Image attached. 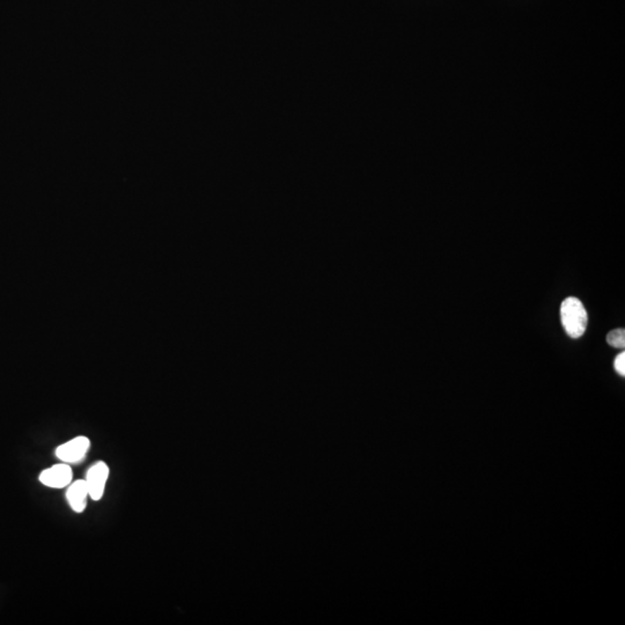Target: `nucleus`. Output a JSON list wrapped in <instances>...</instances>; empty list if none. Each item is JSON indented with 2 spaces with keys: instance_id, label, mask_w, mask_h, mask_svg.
Segmentation results:
<instances>
[{
  "instance_id": "f257e3e1",
  "label": "nucleus",
  "mask_w": 625,
  "mask_h": 625,
  "mask_svg": "<svg viewBox=\"0 0 625 625\" xmlns=\"http://www.w3.org/2000/svg\"><path fill=\"white\" fill-rule=\"evenodd\" d=\"M562 323L571 338H580L587 327V311L579 299H565L561 307Z\"/></svg>"
},
{
  "instance_id": "f03ea898",
  "label": "nucleus",
  "mask_w": 625,
  "mask_h": 625,
  "mask_svg": "<svg viewBox=\"0 0 625 625\" xmlns=\"http://www.w3.org/2000/svg\"><path fill=\"white\" fill-rule=\"evenodd\" d=\"M91 450V440L85 435L73 438L56 448L55 455L63 464H79Z\"/></svg>"
},
{
  "instance_id": "7ed1b4c3",
  "label": "nucleus",
  "mask_w": 625,
  "mask_h": 625,
  "mask_svg": "<svg viewBox=\"0 0 625 625\" xmlns=\"http://www.w3.org/2000/svg\"><path fill=\"white\" fill-rule=\"evenodd\" d=\"M111 469L104 461H97L88 468L85 481L87 483L89 498L94 502H100L104 495Z\"/></svg>"
},
{
  "instance_id": "20e7f679",
  "label": "nucleus",
  "mask_w": 625,
  "mask_h": 625,
  "mask_svg": "<svg viewBox=\"0 0 625 625\" xmlns=\"http://www.w3.org/2000/svg\"><path fill=\"white\" fill-rule=\"evenodd\" d=\"M41 484L51 489H64L73 481V470L70 464H58L47 468L39 473Z\"/></svg>"
},
{
  "instance_id": "39448f33",
  "label": "nucleus",
  "mask_w": 625,
  "mask_h": 625,
  "mask_svg": "<svg viewBox=\"0 0 625 625\" xmlns=\"http://www.w3.org/2000/svg\"><path fill=\"white\" fill-rule=\"evenodd\" d=\"M66 500L72 511L75 513H84L87 507L88 493L87 483L85 480L72 481L65 493Z\"/></svg>"
},
{
  "instance_id": "423d86ee",
  "label": "nucleus",
  "mask_w": 625,
  "mask_h": 625,
  "mask_svg": "<svg viewBox=\"0 0 625 625\" xmlns=\"http://www.w3.org/2000/svg\"><path fill=\"white\" fill-rule=\"evenodd\" d=\"M607 342L612 347H617V349H624L625 347V330L624 329H616V330L610 331L607 336Z\"/></svg>"
},
{
  "instance_id": "0eeeda50",
  "label": "nucleus",
  "mask_w": 625,
  "mask_h": 625,
  "mask_svg": "<svg viewBox=\"0 0 625 625\" xmlns=\"http://www.w3.org/2000/svg\"><path fill=\"white\" fill-rule=\"evenodd\" d=\"M614 366H615L616 372L619 373V376H625V353H619V356L616 357L615 363H614Z\"/></svg>"
}]
</instances>
